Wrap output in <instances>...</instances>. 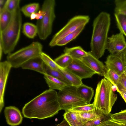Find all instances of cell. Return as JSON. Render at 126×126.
Instances as JSON below:
<instances>
[{
	"instance_id": "obj_1",
	"label": "cell",
	"mask_w": 126,
	"mask_h": 126,
	"mask_svg": "<svg viewBox=\"0 0 126 126\" xmlns=\"http://www.w3.org/2000/svg\"><path fill=\"white\" fill-rule=\"evenodd\" d=\"M55 90H47L26 104L22 112L25 118L43 119L54 116L61 110Z\"/></svg>"
},
{
	"instance_id": "obj_2",
	"label": "cell",
	"mask_w": 126,
	"mask_h": 126,
	"mask_svg": "<svg viewBox=\"0 0 126 126\" xmlns=\"http://www.w3.org/2000/svg\"><path fill=\"white\" fill-rule=\"evenodd\" d=\"M110 24V15L104 12H101L93 22L90 51L98 59L103 55L107 49Z\"/></svg>"
},
{
	"instance_id": "obj_3",
	"label": "cell",
	"mask_w": 126,
	"mask_h": 126,
	"mask_svg": "<svg viewBox=\"0 0 126 126\" xmlns=\"http://www.w3.org/2000/svg\"><path fill=\"white\" fill-rule=\"evenodd\" d=\"M21 12L19 6L13 12L8 25L3 31L0 32V44L5 54L11 53L19 39L22 23Z\"/></svg>"
},
{
	"instance_id": "obj_4",
	"label": "cell",
	"mask_w": 126,
	"mask_h": 126,
	"mask_svg": "<svg viewBox=\"0 0 126 126\" xmlns=\"http://www.w3.org/2000/svg\"><path fill=\"white\" fill-rule=\"evenodd\" d=\"M112 84L104 78L98 83L93 103L95 109L104 114L109 115L117 99L114 93Z\"/></svg>"
},
{
	"instance_id": "obj_5",
	"label": "cell",
	"mask_w": 126,
	"mask_h": 126,
	"mask_svg": "<svg viewBox=\"0 0 126 126\" xmlns=\"http://www.w3.org/2000/svg\"><path fill=\"white\" fill-rule=\"evenodd\" d=\"M42 49V45L40 43L33 42L27 46L8 55L7 61L12 67H21L23 64L31 59L40 56L43 52Z\"/></svg>"
},
{
	"instance_id": "obj_6",
	"label": "cell",
	"mask_w": 126,
	"mask_h": 126,
	"mask_svg": "<svg viewBox=\"0 0 126 126\" xmlns=\"http://www.w3.org/2000/svg\"><path fill=\"white\" fill-rule=\"evenodd\" d=\"M55 4L54 0H46L42 4L41 10L44 12L45 15L42 19L37 20L36 25L37 34L41 40H46L51 33L53 22L56 17Z\"/></svg>"
},
{
	"instance_id": "obj_7",
	"label": "cell",
	"mask_w": 126,
	"mask_h": 126,
	"mask_svg": "<svg viewBox=\"0 0 126 126\" xmlns=\"http://www.w3.org/2000/svg\"><path fill=\"white\" fill-rule=\"evenodd\" d=\"M76 87L67 85L59 91L57 100L61 110H63L66 112L73 108L88 104L77 94Z\"/></svg>"
},
{
	"instance_id": "obj_8",
	"label": "cell",
	"mask_w": 126,
	"mask_h": 126,
	"mask_svg": "<svg viewBox=\"0 0 126 126\" xmlns=\"http://www.w3.org/2000/svg\"><path fill=\"white\" fill-rule=\"evenodd\" d=\"M90 19L89 16L87 15H78L72 18L54 36L49 43V46H56L58 42L66 35L75 31L80 26H85Z\"/></svg>"
},
{
	"instance_id": "obj_9",
	"label": "cell",
	"mask_w": 126,
	"mask_h": 126,
	"mask_svg": "<svg viewBox=\"0 0 126 126\" xmlns=\"http://www.w3.org/2000/svg\"><path fill=\"white\" fill-rule=\"evenodd\" d=\"M110 54H120L126 49V41L124 35L120 32L108 37L107 49Z\"/></svg>"
},
{
	"instance_id": "obj_10",
	"label": "cell",
	"mask_w": 126,
	"mask_h": 126,
	"mask_svg": "<svg viewBox=\"0 0 126 126\" xmlns=\"http://www.w3.org/2000/svg\"><path fill=\"white\" fill-rule=\"evenodd\" d=\"M65 69L82 79L91 78L96 74L80 60L73 59L72 63Z\"/></svg>"
},
{
	"instance_id": "obj_11",
	"label": "cell",
	"mask_w": 126,
	"mask_h": 126,
	"mask_svg": "<svg viewBox=\"0 0 126 126\" xmlns=\"http://www.w3.org/2000/svg\"><path fill=\"white\" fill-rule=\"evenodd\" d=\"M11 64L7 60L0 63V113L4 106V94Z\"/></svg>"
},
{
	"instance_id": "obj_12",
	"label": "cell",
	"mask_w": 126,
	"mask_h": 126,
	"mask_svg": "<svg viewBox=\"0 0 126 126\" xmlns=\"http://www.w3.org/2000/svg\"><path fill=\"white\" fill-rule=\"evenodd\" d=\"M123 53L120 54H110L107 57L105 62L107 69L112 70L120 76L124 73L126 67Z\"/></svg>"
},
{
	"instance_id": "obj_13",
	"label": "cell",
	"mask_w": 126,
	"mask_h": 126,
	"mask_svg": "<svg viewBox=\"0 0 126 126\" xmlns=\"http://www.w3.org/2000/svg\"><path fill=\"white\" fill-rule=\"evenodd\" d=\"M96 74L104 77L107 69L103 63L94 57L90 51L87 55L80 59Z\"/></svg>"
},
{
	"instance_id": "obj_14",
	"label": "cell",
	"mask_w": 126,
	"mask_h": 126,
	"mask_svg": "<svg viewBox=\"0 0 126 126\" xmlns=\"http://www.w3.org/2000/svg\"><path fill=\"white\" fill-rule=\"evenodd\" d=\"M4 113L7 124L11 126H16L21 124L23 117L18 109L14 106L5 107Z\"/></svg>"
},
{
	"instance_id": "obj_15",
	"label": "cell",
	"mask_w": 126,
	"mask_h": 126,
	"mask_svg": "<svg viewBox=\"0 0 126 126\" xmlns=\"http://www.w3.org/2000/svg\"><path fill=\"white\" fill-rule=\"evenodd\" d=\"M44 63L40 56L31 59L22 65L23 69L32 70L44 75L46 74L44 67Z\"/></svg>"
},
{
	"instance_id": "obj_16",
	"label": "cell",
	"mask_w": 126,
	"mask_h": 126,
	"mask_svg": "<svg viewBox=\"0 0 126 126\" xmlns=\"http://www.w3.org/2000/svg\"><path fill=\"white\" fill-rule=\"evenodd\" d=\"M63 116L70 126H82L83 124L79 112L67 111Z\"/></svg>"
},
{
	"instance_id": "obj_17",
	"label": "cell",
	"mask_w": 126,
	"mask_h": 126,
	"mask_svg": "<svg viewBox=\"0 0 126 126\" xmlns=\"http://www.w3.org/2000/svg\"><path fill=\"white\" fill-rule=\"evenodd\" d=\"M76 91L78 95L84 99L88 104H90L94 92L93 89L92 87L83 83L76 87Z\"/></svg>"
},
{
	"instance_id": "obj_18",
	"label": "cell",
	"mask_w": 126,
	"mask_h": 126,
	"mask_svg": "<svg viewBox=\"0 0 126 126\" xmlns=\"http://www.w3.org/2000/svg\"><path fill=\"white\" fill-rule=\"evenodd\" d=\"M44 75L50 90L60 91L67 86L64 83L56 78L46 74Z\"/></svg>"
},
{
	"instance_id": "obj_19",
	"label": "cell",
	"mask_w": 126,
	"mask_h": 126,
	"mask_svg": "<svg viewBox=\"0 0 126 126\" xmlns=\"http://www.w3.org/2000/svg\"><path fill=\"white\" fill-rule=\"evenodd\" d=\"M63 52L69 55L73 59L79 60L86 56L88 54V52L85 51L79 46L71 48L65 47Z\"/></svg>"
},
{
	"instance_id": "obj_20",
	"label": "cell",
	"mask_w": 126,
	"mask_h": 126,
	"mask_svg": "<svg viewBox=\"0 0 126 126\" xmlns=\"http://www.w3.org/2000/svg\"><path fill=\"white\" fill-rule=\"evenodd\" d=\"M44 67L46 74L59 79L67 86L72 85L71 83L60 71L51 68L44 63Z\"/></svg>"
},
{
	"instance_id": "obj_21",
	"label": "cell",
	"mask_w": 126,
	"mask_h": 126,
	"mask_svg": "<svg viewBox=\"0 0 126 126\" xmlns=\"http://www.w3.org/2000/svg\"><path fill=\"white\" fill-rule=\"evenodd\" d=\"M13 13L4 9L0 10V32L3 31L9 25L12 19Z\"/></svg>"
},
{
	"instance_id": "obj_22",
	"label": "cell",
	"mask_w": 126,
	"mask_h": 126,
	"mask_svg": "<svg viewBox=\"0 0 126 126\" xmlns=\"http://www.w3.org/2000/svg\"><path fill=\"white\" fill-rule=\"evenodd\" d=\"M59 71L71 83L72 86L78 87L83 84L82 79L66 69L61 68Z\"/></svg>"
},
{
	"instance_id": "obj_23",
	"label": "cell",
	"mask_w": 126,
	"mask_h": 126,
	"mask_svg": "<svg viewBox=\"0 0 126 126\" xmlns=\"http://www.w3.org/2000/svg\"><path fill=\"white\" fill-rule=\"evenodd\" d=\"M85 26H82L75 31L68 34L59 41L56 46H64L76 38L84 29Z\"/></svg>"
},
{
	"instance_id": "obj_24",
	"label": "cell",
	"mask_w": 126,
	"mask_h": 126,
	"mask_svg": "<svg viewBox=\"0 0 126 126\" xmlns=\"http://www.w3.org/2000/svg\"><path fill=\"white\" fill-rule=\"evenodd\" d=\"M38 29L36 25L30 22H26L23 27L22 32L27 37L34 38L38 34Z\"/></svg>"
},
{
	"instance_id": "obj_25",
	"label": "cell",
	"mask_w": 126,
	"mask_h": 126,
	"mask_svg": "<svg viewBox=\"0 0 126 126\" xmlns=\"http://www.w3.org/2000/svg\"><path fill=\"white\" fill-rule=\"evenodd\" d=\"M79 113L83 124L97 117L103 113L99 110H96L95 109L89 111L79 112Z\"/></svg>"
},
{
	"instance_id": "obj_26",
	"label": "cell",
	"mask_w": 126,
	"mask_h": 126,
	"mask_svg": "<svg viewBox=\"0 0 126 126\" xmlns=\"http://www.w3.org/2000/svg\"><path fill=\"white\" fill-rule=\"evenodd\" d=\"M73 60L69 55L64 53L55 59L54 61L59 67L65 68L72 63Z\"/></svg>"
},
{
	"instance_id": "obj_27",
	"label": "cell",
	"mask_w": 126,
	"mask_h": 126,
	"mask_svg": "<svg viewBox=\"0 0 126 126\" xmlns=\"http://www.w3.org/2000/svg\"><path fill=\"white\" fill-rule=\"evenodd\" d=\"M39 8V3H34L24 5L20 8V10L25 16L30 17L32 13L37 12Z\"/></svg>"
},
{
	"instance_id": "obj_28",
	"label": "cell",
	"mask_w": 126,
	"mask_h": 126,
	"mask_svg": "<svg viewBox=\"0 0 126 126\" xmlns=\"http://www.w3.org/2000/svg\"><path fill=\"white\" fill-rule=\"evenodd\" d=\"M114 15L118 28L126 37V16L115 13Z\"/></svg>"
},
{
	"instance_id": "obj_29",
	"label": "cell",
	"mask_w": 126,
	"mask_h": 126,
	"mask_svg": "<svg viewBox=\"0 0 126 126\" xmlns=\"http://www.w3.org/2000/svg\"><path fill=\"white\" fill-rule=\"evenodd\" d=\"M110 114L107 115L102 113L97 117L85 123L82 126H96L105 121L111 119Z\"/></svg>"
},
{
	"instance_id": "obj_30",
	"label": "cell",
	"mask_w": 126,
	"mask_h": 126,
	"mask_svg": "<svg viewBox=\"0 0 126 126\" xmlns=\"http://www.w3.org/2000/svg\"><path fill=\"white\" fill-rule=\"evenodd\" d=\"M110 117L113 121L126 126V109L117 113L110 114Z\"/></svg>"
},
{
	"instance_id": "obj_31",
	"label": "cell",
	"mask_w": 126,
	"mask_h": 126,
	"mask_svg": "<svg viewBox=\"0 0 126 126\" xmlns=\"http://www.w3.org/2000/svg\"><path fill=\"white\" fill-rule=\"evenodd\" d=\"M120 76L113 70L107 69L104 76L105 78L109 80L113 85L116 86L119 82Z\"/></svg>"
},
{
	"instance_id": "obj_32",
	"label": "cell",
	"mask_w": 126,
	"mask_h": 126,
	"mask_svg": "<svg viewBox=\"0 0 126 126\" xmlns=\"http://www.w3.org/2000/svg\"><path fill=\"white\" fill-rule=\"evenodd\" d=\"M40 56L44 63L47 65L51 68L60 71L61 67H59L49 56L42 52Z\"/></svg>"
},
{
	"instance_id": "obj_33",
	"label": "cell",
	"mask_w": 126,
	"mask_h": 126,
	"mask_svg": "<svg viewBox=\"0 0 126 126\" xmlns=\"http://www.w3.org/2000/svg\"><path fill=\"white\" fill-rule=\"evenodd\" d=\"M114 3V13L126 16V0H115Z\"/></svg>"
},
{
	"instance_id": "obj_34",
	"label": "cell",
	"mask_w": 126,
	"mask_h": 126,
	"mask_svg": "<svg viewBox=\"0 0 126 126\" xmlns=\"http://www.w3.org/2000/svg\"><path fill=\"white\" fill-rule=\"evenodd\" d=\"M20 1L19 0H6L3 9H5L10 12L13 13L19 6Z\"/></svg>"
},
{
	"instance_id": "obj_35",
	"label": "cell",
	"mask_w": 126,
	"mask_h": 126,
	"mask_svg": "<svg viewBox=\"0 0 126 126\" xmlns=\"http://www.w3.org/2000/svg\"><path fill=\"white\" fill-rule=\"evenodd\" d=\"M95 109L93 103L73 108L68 111L80 112L89 111Z\"/></svg>"
},
{
	"instance_id": "obj_36",
	"label": "cell",
	"mask_w": 126,
	"mask_h": 126,
	"mask_svg": "<svg viewBox=\"0 0 126 126\" xmlns=\"http://www.w3.org/2000/svg\"><path fill=\"white\" fill-rule=\"evenodd\" d=\"M116 86L117 91L120 94L126 103V90L119 81Z\"/></svg>"
},
{
	"instance_id": "obj_37",
	"label": "cell",
	"mask_w": 126,
	"mask_h": 126,
	"mask_svg": "<svg viewBox=\"0 0 126 126\" xmlns=\"http://www.w3.org/2000/svg\"><path fill=\"white\" fill-rule=\"evenodd\" d=\"M121 124L112 120L111 119L103 122L96 126H124Z\"/></svg>"
},
{
	"instance_id": "obj_38",
	"label": "cell",
	"mask_w": 126,
	"mask_h": 126,
	"mask_svg": "<svg viewBox=\"0 0 126 126\" xmlns=\"http://www.w3.org/2000/svg\"><path fill=\"white\" fill-rule=\"evenodd\" d=\"M119 81L126 90V76L124 73L120 76Z\"/></svg>"
},
{
	"instance_id": "obj_39",
	"label": "cell",
	"mask_w": 126,
	"mask_h": 126,
	"mask_svg": "<svg viewBox=\"0 0 126 126\" xmlns=\"http://www.w3.org/2000/svg\"><path fill=\"white\" fill-rule=\"evenodd\" d=\"M45 15L44 12L41 10L36 13V19L37 20L42 19Z\"/></svg>"
},
{
	"instance_id": "obj_40",
	"label": "cell",
	"mask_w": 126,
	"mask_h": 126,
	"mask_svg": "<svg viewBox=\"0 0 126 126\" xmlns=\"http://www.w3.org/2000/svg\"><path fill=\"white\" fill-rule=\"evenodd\" d=\"M56 126H70L68 122L65 119L60 124H58Z\"/></svg>"
},
{
	"instance_id": "obj_41",
	"label": "cell",
	"mask_w": 126,
	"mask_h": 126,
	"mask_svg": "<svg viewBox=\"0 0 126 126\" xmlns=\"http://www.w3.org/2000/svg\"><path fill=\"white\" fill-rule=\"evenodd\" d=\"M6 0H0V10L2 9L4 7Z\"/></svg>"
},
{
	"instance_id": "obj_42",
	"label": "cell",
	"mask_w": 126,
	"mask_h": 126,
	"mask_svg": "<svg viewBox=\"0 0 126 126\" xmlns=\"http://www.w3.org/2000/svg\"><path fill=\"white\" fill-rule=\"evenodd\" d=\"M36 13H32L30 17L31 20H32L35 19H36Z\"/></svg>"
},
{
	"instance_id": "obj_43",
	"label": "cell",
	"mask_w": 126,
	"mask_h": 126,
	"mask_svg": "<svg viewBox=\"0 0 126 126\" xmlns=\"http://www.w3.org/2000/svg\"><path fill=\"white\" fill-rule=\"evenodd\" d=\"M3 50L1 44H0V60H1L2 56Z\"/></svg>"
},
{
	"instance_id": "obj_44",
	"label": "cell",
	"mask_w": 126,
	"mask_h": 126,
	"mask_svg": "<svg viewBox=\"0 0 126 126\" xmlns=\"http://www.w3.org/2000/svg\"><path fill=\"white\" fill-rule=\"evenodd\" d=\"M123 55L125 62L126 65V49L123 52Z\"/></svg>"
},
{
	"instance_id": "obj_45",
	"label": "cell",
	"mask_w": 126,
	"mask_h": 126,
	"mask_svg": "<svg viewBox=\"0 0 126 126\" xmlns=\"http://www.w3.org/2000/svg\"><path fill=\"white\" fill-rule=\"evenodd\" d=\"M124 73L125 74V75H126V67L125 68V70L124 72Z\"/></svg>"
},
{
	"instance_id": "obj_46",
	"label": "cell",
	"mask_w": 126,
	"mask_h": 126,
	"mask_svg": "<svg viewBox=\"0 0 126 126\" xmlns=\"http://www.w3.org/2000/svg\"></svg>"
}]
</instances>
